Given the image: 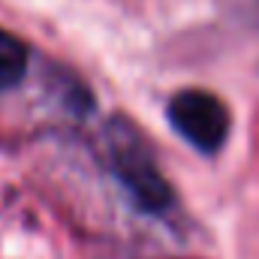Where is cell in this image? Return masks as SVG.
Returning a JSON list of instances; mask_svg holds the SVG:
<instances>
[{"label": "cell", "instance_id": "cell-1", "mask_svg": "<svg viewBox=\"0 0 259 259\" xmlns=\"http://www.w3.org/2000/svg\"><path fill=\"white\" fill-rule=\"evenodd\" d=\"M109 163L118 181L130 190L139 208L145 211H163L172 202V190L157 172V163L151 160V151L145 142L133 133V127H115L109 133Z\"/></svg>", "mask_w": 259, "mask_h": 259}, {"label": "cell", "instance_id": "cell-2", "mask_svg": "<svg viewBox=\"0 0 259 259\" xmlns=\"http://www.w3.org/2000/svg\"><path fill=\"white\" fill-rule=\"evenodd\" d=\"M169 121L196 151L217 154L229 136V112L226 106L199 88H187L169 100Z\"/></svg>", "mask_w": 259, "mask_h": 259}, {"label": "cell", "instance_id": "cell-3", "mask_svg": "<svg viewBox=\"0 0 259 259\" xmlns=\"http://www.w3.org/2000/svg\"><path fill=\"white\" fill-rule=\"evenodd\" d=\"M27 49L18 36L0 30V91L15 88L27 75Z\"/></svg>", "mask_w": 259, "mask_h": 259}]
</instances>
